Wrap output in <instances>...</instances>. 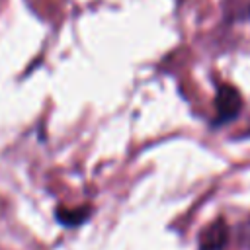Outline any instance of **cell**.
I'll use <instances>...</instances> for the list:
<instances>
[{"instance_id": "cell-1", "label": "cell", "mask_w": 250, "mask_h": 250, "mask_svg": "<svg viewBox=\"0 0 250 250\" xmlns=\"http://www.w3.org/2000/svg\"><path fill=\"white\" fill-rule=\"evenodd\" d=\"M242 105V100L238 92L230 86H221L215 98V109H217V123H227L232 117L238 115Z\"/></svg>"}, {"instance_id": "cell-2", "label": "cell", "mask_w": 250, "mask_h": 250, "mask_svg": "<svg viewBox=\"0 0 250 250\" xmlns=\"http://www.w3.org/2000/svg\"><path fill=\"white\" fill-rule=\"evenodd\" d=\"M227 242H229V227L223 219L211 223L199 236L201 250H223Z\"/></svg>"}, {"instance_id": "cell-3", "label": "cell", "mask_w": 250, "mask_h": 250, "mask_svg": "<svg viewBox=\"0 0 250 250\" xmlns=\"http://www.w3.org/2000/svg\"><path fill=\"white\" fill-rule=\"evenodd\" d=\"M238 236H240V242H242V246L244 248H248L250 250V219L240 227V232H238Z\"/></svg>"}]
</instances>
